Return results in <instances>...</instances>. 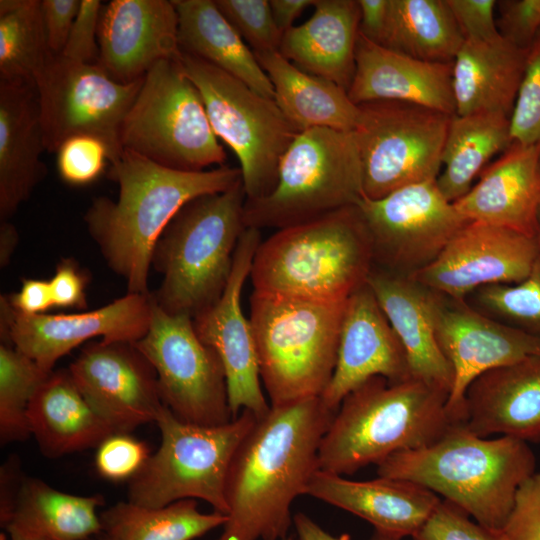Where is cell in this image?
<instances>
[{
    "label": "cell",
    "mask_w": 540,
    "mask_h": 540,
    "mask_svg": "<svg viewBox=\"0 0 540 540\" xmlns=\"http://www.w3.org/2000/svg\"><path fill=\"white\" fill-rule=\"evenodd\" d=\"M336 412L320 397L271 406L239 444L227 475V521L217 540H284L291 505L319 470L318 452Z\"/></svg>",
    "instance_id": "cell-1"
},
{
    "label": "cell",
    "mask_w": 540,
    "mask_h": 540,
    "mask_svg": "<svg viewBox=\"0 0 540 540\" xmlns=\"http://www.w3.org/2000/svg\"><path fill=\"white\" fill-rule=\"evenodd\" d=\"M107 177L118 184V199L95 198L84 222L109 268L134 294L149 293L153 250L178 211L194 198L242 180L239 168L181 171L128 150L108 165Z\"/></svg>",
    "instance_id": "cell-2"
},
{
    "label": "cell",
    "mask_w": 540,
    "mask_h": 540,
    "mask_svg": "<svg viewBox=\"0 0 540 540\" xmlns=\"http://www.w3.org/2000/svg\"><path fill=\"white\" fill-rule=\"evenodd\" d=\"M536 471L528 443L509 436L479 437L454 423L429 446L395 453L377 475L419 484L493 531L504 526L520 485Z\"/></svg>",
    "instance_id": "cell-3"
},
{
    "label": "cell",
    "mask_w": 540,
    "mask_h": 540,
    "mask_svg": "<svg viewBox=\"0 0 540 540\" xmlns=\"http://www.w3.org/2000/svg\"><path fill=\"white\" fill-rule=\"evenodd\" d=\"M449 394L421 380L374 376L342 400L318 452L319 470L352 475L389 456L437 441L454 422Z\"/></svg>",
    "instance_id": "cell-4"
},
{
    "label": "cell",
    "mask_w": 540,
    "mask_h": 540,
    "mask_svg": "<svg viewBox=\"0 0 540 540\" xmlns=\"http://www.w3.org/2000/svg\"><path fill=\"white\" fill-rule=\"evenodd\" d=\"M373 266L370 235L353 205L262 240L250 279L262 293L344 302L367 283Z\"/></svg>",
    "instance_id": "cell-5"
},
{
    "label": "cell",
    "mask_w": 540,
    "mask_h": 540,
    "mask_svg": "<svg viewBox=\"0 0 540 540\" xmlns=\"http://www.w3.org/2000/svg\"><path fill=\"white\" fill-rule=\"evenodd\" d=\"M242 180L186 203L159 237L152 266L162 281L155 303L166 313L194 318L222 295L238 242L247 228Z\"/></svg>",
    "instance_id": "cell-6"
},
{
    "label": "cell",
    "mask_w": 540,
    "mask_h": 540,
    "mask_svg": "<svg viewBox=\"0 0 540 540\" xmlns=\"http://www.w3.org/2000/svg\"><path fill=\"white\" fill-rule=\"evenodd\" d=\"M346 301L253 290L249 319L270 406L321 397L336 366Z\"/></svg>",
    "instance_id": "cell-7"
},
{
    "label": "cell",
    "mask_w": 540,
    "mask_h": 540,
    "mask_svg": "<svg viewBox=\"0 0 540 540\" xmlns=\"http://www.w3.org/2000/svg\"><path fill=\"white\" fill-rule=\"evenodd\" d=\"M362 165L353 131L312 128L297 134L283 154L275 188L246 199V227L282 229L357 205Z\"/></svg>",
    "instance_id": "cell-8"
},
{
    "label": "cell",
    "mask_w": 540,
    "mask_h": 540,
    "mask_svg": "<svg viewBox=\"0 0 540 540\" xmlns=\"http://www.w3.org/2000/svg\"><path fill=\"white\" fill-rule=\"evenodd\" d=\"M257 416L242 410L230 422L202 426L178 419L164 405L156 424L161 443L130 480L128 501L162 507L199 499L227 516L225 488L233 456Z\"/></svg>",
    "instance_id": "cell-9"
},
{
    "label": "cell",
    "mask_w": 540,
    "mask_h": 540,
    "mask_svg": "<svg viewBox=\"0 0 540 540\" xmlns=\"http://www.w3.org/2000/svg\"><path fill=\"white\" fill-rule=\"evenodd\" d=\"M120 142L123 150L181 171L222 166L227 158L180 59L162 60L145 74L123 121Z\"/></svg>",
    "instance_id": "cell-10"
},
{
    "label": "cell",
    "mask_w": 540,
    "mask_h": 540,
    "mask_svg": "<svg viewBox=\"0 0 540 540\" xmlns=\"http://www.w3.org/2000/svg\"><path fill=\"white\" fill-rule=\"evenodd\" d=\"M180 64L202 98L214 133L238 158L247 199L269 194L280 160L300 131L274 100L232 75L184 53Z\"/></svg>",
    "instance_id": "cell-11"
},
{
    "label": "cell",
    "mask_w": 540,
    "mask_h": 540,
    "mask_svg": "<svg viewBox=\"0 0 540 540\" xmlns=\"http://www.w3.org/2000/svg\"><path fill=\"white\" fill-rule=\"evenodd\" d=\"M359 107L353 132L361 158L363 197L379 199L408 185L437 180L452 115L397 101Z\"/></svg>",
    "instance_id": "cell-12"
},
{
    "label": "cell",
    "mask_w": 540,
    "mask_h": 540,
    "mask_svg": "<svg viewBox=\"0 0 540 540\" xmlns=\"http://www.w3.org/2000/svg\"><path fill=\"white\" fill-rule=\"evenodd\" d=\"M143 78L121 83L98 63H82L52 54L35 89L45 150L56 152L69 137L101 139L115 161L123 152L120 133Z\"/></svg>",
    "instance_id": "cell-13"
},
{
    "label": "cell",
    "mask_w": 540,
    "mask_h": 540,
    "mask_svg": "<svg viewBox=\"0 0 540 540\" xmlns=\"http://www.w3.org/2000/svg\"><path fill=\"white\" fill-rule=\"evenodd\" d=\"M135 345L152 364L162 402L174 416L202 426L233 419L221 360L200 340L192 318L170 315L153 299L150 327Z\"/></svg>",
    "instance_id": "cell-14"
},
{
    "label": "cell",
    "mask_w": 540,
    "mask_h": 540,
    "mask_svg": "<svg viewBox=\"0 0 540 540\" xmlns=\"http://www.w3.org/2000/svg\"><path fill=\"white\" fill-rule=\"evenodd\" d=\"M357 206L370 235L374 266L411 276L430 265L466 220L436 181L399 188Z\"/></svg>",
    "instance_id": "cell-15"
},
{
    "label": "cell",
    "mask_w": 540,
    "mask_h": 540,
    "mask_svg": "<svg viewBox=\"0 0 540 540\" xmlns=\"http://www.w3.org/2000/svg\"><path fill=\"white\" fill-rule=\"evenodd\" d=\"M153 297L127 293L91 311L26 315L0 297L1 341L8 342L46 371L75 347L95 337L104 341L137 342L148 331Z\"/></svg>",
    "instance_id": "cell-16"
},
{
    "label": "cell",
    "mask_w": 540,
    "mask_h": 540,
    "mask_svg": "<svg viewBox=\"0 0 540 540\" xmlns=\"http://www.w3.org/2000/svg\"><path fill=\"white\" fill-rule=\"evenodd\" d=\"M438 344L450 363L454 382L447 411L454 423L466 419V392L482 374L531 356H540V338L497 321L467 300L436 294Z\"/></svg>",
    "instance_id": "cell-17"
},
{
    "label": "cell",
    "mask_w": 540,
    "mask_h": 540,
    "mask_svg": "<svg viewBox=\"0 0 540 540\" xmlns=\"http://www.w3.org/2000/svg\"><path fill=\"white\" fill-rule=\"evenodd\" d=\"M261 241V230L253 227L245 229L221 297L192 319L200 340L212 348L221 360L233 419L244 409L261 417L271 407L261 387L251 322L241 306L242 290L250 277L253 258Z\"/></svg>",
    "instance_id": "cell-18"
},
{
    "label": "cell",
    "mask_w": 540,
    "mask_h": 540,
    "mask_svg": "<svg viewBox=\"0 0 540 540\" xmlns=\"http://www.w3.org/2000/svg\"><path fill=\"white\" fill-rule=\"evenodd\" d=\"M539 253L536 237L469 221L430 265L409 277L445 296L466 300L483 286L522 281Z\"/></svg>",
    "instance_id": "cell-19"
},
{
    "label": "cell",
    "mask_w": 540,
    "mask_h": 540,
    "mask_svg": "<svg viewBox=\"0 0 540 540\" xmlns=\"http://www.w3.org/2000/svg\"><path fill=\"white\" fill-rule=\"evenodd\" d=\"M68 370L86 400L116 433L155 423L164 407L156 372L133 342H89Z\"/></svg>",
    "instance_id": "cell-20"
},
{
    "label": "cell",
    "mask_w": 540,
    "mask_h": 540,
    "mask_svg": "<svg viewBox=\"0 0 540 540\" xmlns=\"http://www.w3.org/2000/svg\"><path fill=\"white\" fill-rule=\"evenodd\" d=\"M374 376L390 383L412 378L405 349L366 283L346 301L336 366L320 398L336 412L347 394Z\"/></svg>",
    "instance_id": "cell-21"
},
{
    "label": "cell",
    "mask_w": 540,
    "mask_h": 540,
    "mask_svg": "<svg viewBox=\"0 0 540 540\" xmlns=\"http://www.w3.org/2000/svg\"><path fill=\"white\" fill-rule=\"evenodd\" d=\"M98 64L116 81L131 83L162 60H179L178 14L168 0H112L103 5Z\"/></svg>",
    "instance_id": "cell-22"
},
{
    "label": "cell",
    "mask_w": 540,
    "mask_h": 540,
    "mask_svg": "<svg viewBox=\"0 0 540 540\" xmlns=\"http://www.w3.org/2000/svg\"><path fill=\"white\" fill-rule=\"evenodd\" d=\"M453 62L424 61L358 35L355 72L348 89L353 103H409L448 115L456 113Z\"/></svg>",
    "instance_id": "cell-23"
},
{
    "label": "cell",
    "mask_w": 540,
    "mask_h": 540,
    "mask_svg": "<svg viewBox=\"0 0 540 540\" xmlns=\"http://www.w3.org/2000/svg\"><path fill=\"white\" fill-rule=\"evenodd\" d=\"M305 495L366 520L374 532L401 539L413 537L441 501L411 481L380 476L354 481L322 470L313 475Z\"/></svg>",
    "instance_id": "cell-24"
},
{
    "label": "cell",
    "mask_w": 540,
    "mask_h": 540,
    "mask_svg": "<svg viewBox=\"0 0 540 540\" xmlns=\"http://www.w3.org/2000/svg\"><path fill=\"white\" fill-rule=\"evenodd\" d=\"M453 204L470 222L535 237L540 208L539 149L513 142Z\"/></svg>",
    "instance_id": "cell-25"
},
{
    "label": "cell",
    "mask_w": 540,
    "mask_h": 540,
    "mask_svg": "<svg viewBox=\"0 0 540 540\" xmlns=\"http://www.w3.org/2000/svg\"><path fill=\"white\" fill-rule=\"evenodd\" d=\"M367 284L405 349L412 378L450 394L454 373L435 330L437 292L409 276L375 266Z\"/></svg>",
    "instance_id": "cell-26"
},
{
    "label": "cell",
    "mask_w": 540,
    "mask_h": 540,
    "mask_svg": "<svg viewBox=\"0 0 540 540\" xmlns=\"http://www.w3.org/2000/svg\"><path fill=\"white\" fill-rule=\"evenodd\" d=\"M464 425L479 437L493 434L540 441V356L490 370L466 392Z\"/></svg>",
    "instance_id": "cell-27"
},
{
    "label": "cell",
    "mask_w": 540,
    "mask_h": 540,
    "mask_svg": "<svg viewBox=\"0 0 540 540\" xmlns=\"http://www.w3.org/2000/svg\"><path fill=\"white\" fill-rule=\"evenodd\" d=\"M35 87L0 82V221L9 220L46 174Z\"/></svg>",
    "instance_id": "cell-28"
},
{
    "label": "cell",
    "mask_w": 540,
    "mask_h": 540,
    "mask_svg": "<svg viewBox=\"0 0 540 540\" xmlns=\"http://www.w3.org/2000/svg\"><path fill=\"white\" fill-rule=\"evenodd\" d=\"M313 14L287 30L279 52L299 69L348 91L355 72L360 10L354 0H316Z\"/></svg>",
    "instance_id": "cell-29"
},
{
    "label": "cell",
    "mask_w": 540,
    "mask_h": 540,
    "mask_svg": "<svg viewBox=\"0 0 540 540\" xmlns=\"http://www.w3.org/2000/svg\"><path fill=\"white\" fill-rule=\"evenodd\" d=\"M27 415L31 436L49 458L97 448L116 433L83 396L68 368L49 374L31 399Z\"/></svg>",
    "instance_id": "cell-30"
},
{
    "label": "cell",
    "mask_w": 540,
    "mask_h": 540,
    "mask_svg": "<svg viewBox=\"0 0 540 540\" xmlns=\"http://www.w3.org/2000/svg\"><path fill=\"white\" fill-rule=\"evenodd\" d=\"M527 53L503 36L489 42L464 40L452 66L455 114L498 112L510 117Z\"/></svg>",
    "instance_id": "cell-31"
},
{
    "label": "cell",
    "mask_w": 540,
    "mask_h": 540,
    "mask_svg": "<svg viewBox=\"0 0 540 540\" xmlns=\"http://www.w3.org/2000/svg\"><path fill=\"white\" fill-rule=\"evenodd\" d=\"M100 494L81 496L25 476L15 505L0 522L10 540H91L102 533Z\"/></svg>",
    "instance_id": "cell-32"
},
{
    "label": "cell",
    "mask_w": 540,
    "mask_h": 540,
    "mask_svg": "<svg viewBox=\"0 0 540 540\" xmlns=\"http://www.w3.org/2000/svg\"><path fill=\"white\" fill-rule=\"evenodd\" d=\"M254 53L273 85L275 103L300 132L312 128L355 130L360 107L347 90L299 69L279 51Z\"/></svg>",
    "instance_id": "cell-33"
},
{
    "label": "cell",
    "mask_w": 540,
    "mask_h": 540,
    "mask_svg": "<svg viewBox=\"0 0 540 540\" xmlns=\"http://www.w3.org/2000/svg\"><path fill=\"white\" fill-rule=\"evenodd\" d=\"M172 2L178 14V41L182 53L206 61L274 100L273 85L255 53L214 0Z\"/></svg>",
    "instance_id": "cell-34"
},
{
    "label": "cell",
    "mask_w": 540,
    "mask_h": 540,
    "mask_svg": "<svg viewBox=\"0 0 540 540\" xmlns=\"http://www.w3.org/2000/svg\"><path fill=\"white\" fill-rule=\"evenodd\" d=\"M513 143L510 117L498 112L451 116L436 183L454 203L473 186L488 161Z\"/></svg>",
    "instance_id": "cell-35"
},
{
    "label": "cell",
    "mask_w": 540,
    "mask_h": 540,
    "mask_svg": "<svg viewBox=\"0 0 540 540\" xmlns=\"http://www.w3.org/2000/svg\"><path fill=\"white\" fill-rule=\"evenodd\" d=\"M463 42L446 0H390L382 46L420 60L448 63Z\"/></svg>",
    "instance_id": "cell-36"
},
{
    "label": "cell",
    "mask_w": 540,
    "mask_h": 540,
    "mask_svg": "<svg viewBox=\"0 0 540 540\" xmlns=\"http://www.w3.org/2000/svg\"><path fill=\"white\" fill-rule=\"evenodd\" d=\"M102 535L108 540H195L223 527L227 516L203 513L194 499L162 507L118 502L100 513Z\"/></svg>",
    "instance_id": "cell-37"
},
{
    "label": "cell",
    "mask_w": 540,
    "mask_h": 540,
    "mask_svg": "<svg viewBox=\"0 0 540 540\" xmlns=\"http://www.w3.org/2000/svg\"><path fill=\"white\" fill-rule=\"evenodd\" d=\"M52 53L39 0H0V82L35 87Z\"/></svg>",
    "instance_id": "cell-38"
},
{
    "label": "cell",
    "mask_w": 540,
    "mask_h": 540,
    "mask_svg": "<svg viewBox=\"0 0 540 540\" xmlns=\"http://www.w3.org/2000/svg\"><path fill=\"white\" fill-rule=\"evenodd\" d=\"M52 372V371H51ZM12 344H0V442L6 445L31 437L28 407L51 373Z\"/></svg>",
    "instance_id": "cell-39"
},
{
    "label": "cell",
    "mask_w": 540,
    "mask_h": 540,
    "mask_svg": "<svg viewBox=\"0 0 540 540\" xmlns=\"http://www.w3.org/2000/svg\"><path fill=\"white\" fill-rule=\"evenodd\" d=\"M471 296L480 312L540 338V253L522 281L483 286Z\"/></svg>",
    "instance_id": "cell-40"
},
{
    "label": "cell",
    "mask_w": 540,
    "mask_h": 540,
    "mask_svg": "<svg viewBox=\"0 0 540 540\" xmlns=\"http://www.w3.org/2000/svg\"><path fill=\"white\" fill-rule=\"evenodd\" d=\"M220 12L253 52L278 51L283 33L268 0H214Z\"/></svg>",
    "instance_id": "cell-41"
},
{
    "label": "cell",
    "mask_w": 540,
    "mask_h": 540,
    "mask_svg": "<svg viewBox=\"0 0 540 540\" xmlns=\"http://www.w3.org/2000/svg\"><path fill=\"white\" fill-rule=\"evenodd\" d=\"M510 129L513 142L536 146L540 151V33L528 49Z\"/></svg>",
    "instance_id": "cell-42"
},
{
    "label": "cell",
    "mask_w": 540,
    "mask_h": 540,
    "mask_svg": "<svg viewBox=\"0 0 540 540\" xmlns=\"http://www.w3.org/2000/svg\"><path fill=\"white\" fill-rule=\"evenodd\" d=\"M60 178L69 185L83 186L95 181L109 165L111 154L99 138L80 134L66 139L56 151Z\"/></svg>",
    "instance_id": "cell-43"
},
{
    "label": "cell",
    "mask_w": 540,
    "mask_h": 540,
    "mask_svg": "<svg viewBox=\"0 0 540 540\" xmlns=\"http://www.w3.org/2000/svg\"><path fill=\"white\" fill-rule=\"evenodd\" d=\"M149 457V449L144 442L130 433H115L97 447L95 467L99 475L107 480H131Z\"/></svg>",
    "instance_id": "cell-44"
},
{
    "label": "cell",
    "mask_w": 540,
    "mask_h": 540,
    "mask_svg": "<svg viewBox=\"0 0 540 540\" xmlns=\"http://www.w3.org/2000/svg\"><path fill=\"white\" fill-rule=\"evenodd\" d=\"M447 500H441L432 515L412 537L413 540H502L493 531Z\"/></svg>",
    "instance_id": "cell-45"
},
{
    "label": "cell",
    "mask_w": 540,
    "mask_h": 540,
    "mask_svg": "<svg viewBox=\"0 0 540 540\" xmlns=\"http://www.w3.org/2000/svg\"><path fill=\"white\" fill-rule=\"evenodd\" d=\"M500 535L502 540H540V471L518 488Z\"/></svg>",
    "instance_id": "cell-46"
},
{
    "label": "cell",
    "mask_w": 540,
    "mask_h": 540,
    "mask_svg": "<svg viewBox=\"0 0 540 540\" xmlns=\"http://www.w3.org/2000/svg\"><path fill=\"white\" fill-rule=\"evenodd\" d=\"M500 34L517 47L528 50L540 33V0L497 1Z\"/></svg>",
    "instance_id": "cell-47"
},
{
    "label": "cell",
    "mask_w": 540,
    "mask_h": 540,
    "mask_svg": "<svg viewBox=\"0 0 540 540\" xmlns=\"http://www.w3.org/2000/svg\"><path fill=\"white\" fill-rule=\"evenodd\" d=\"M103 5L99 0H81L67 43L60 54L82 63H97L98 29Z\"/></svg>",
    "instance_id": "cell-48"
},
{
    "label": "cell",
    "mask_w": 540,
    "mask_h": 540,
    "mask_svg": "<svg viewBox=\"0 0 540 540\" xmlns=\"http://www.w3.org/2000/svg\"><path fill=\"white\" fill-rule=\"evenodd\" d=\"M464 37L471 41H495L500 34L494 17L495 0H446Z\"/></svg>",
    "instance_id": "cell-49"
},
{
    "label": "cell",
    "mask_w": 540,
    "mask_h": 540,
    "mask_svg": "<svg viewBox=\"0 0 540 540\" xmlns=\"http://www.w3.org/2000/svg\"><path fill=\"white\" fill-rule=\"evenodd\" d=\"M87 284L88 277L77 262L70 258L62 259L49 280L53 307L85 309Z\"/></svg>",
    "instance_id": "cell-50"
},
{
    "label": "cell",
    "mask_w": 540,
    "mask_h": 540,
    "mask_svg": "<svg viewBox=\"0 0 540 540\" xmlns=\"http://www.w3.org/2000/svg\"><path fill=\"white\" fill-rule=\"evenodd\" d=\"M81 0H41L40 9L47 44L52 54L60 55L67 43Z\"/></svg>",
    "instance_id": "cell-51"
},
{
    "label": "cell",
    "mask_w": 540,
    "mask_h": 540,
    "mask_svg": "<svg viewBox=\"0 0 540 540\" xmlns=\"http://www.w3.org/2000/svg\"><path fill=\"white\" fill-rule=\"evenodd\" d=\"M10 306L26 315H39L53 307L49 281L27 278L20 290L7 296Z\"/></svg>",
    "instance_id": "cell-52"
},
{
    "label": "cell",
    "mask_w": 540,
    "mask_h": 540,
    "mask_svg": "<svg viewBox=\"0 0 540 540\" xmlns=\"http://www.w3.org/2000/svg\"><path fill=\"white\" fill-rule=\"evenodd\" d=\"M360 10L359 34L382 45L389 15L390 0H358Z\"/></svg>",
    "instance_id": "cell-53"
},
{
    "label": "cell",
    "mask_w": 540,
    "mask_h": 540,
    "mask_svg": "<svg viewBox=\"0 0 540 540\" xmlns=\"http://www.w3.org/2000/svg\"><path fill=\"white\" fill-rule=\"evenodd\" d=\"M24 478L19 457L11 455L0 469V522L12 511Z\"/></svg>",
    "instance_id": "cell-54"
},
{
    "label": "cell",
    "mask_w": 540,
    "mask_h": 540,
    "mask_svg": "<svg viewBox=\"0 0 540 540\" xmlns=\"http://www.w3.org/2000/svg\"><path fill=\"white\" fill-rule=\"evenodd\" d=\"M293 526L296 530L298 540H346L344 537L333 536L303 512H298L293 515ZM373 540L405 539L374 532Z\"/></svg>",
    "instance_id": "cell-55"
},
{
    "label": "cell",
    "mask_w": 540,
    "mask_h": 540,
    "mask_svg": "<svg viewBox=\"0 0 540 540\" xmlns=\"http://www.w3.org/2000/svg\"><path fill=\"white\" fill-rule=\"evenodd\" d=\"M274 21L284 34L293 27L294 21L316 0H269Z\"/></svg>",
    "instance_id": "cell-56"
},
{
    "label": "cell",
    "mask_w": 540,
    "mask_h": 540,
    "mask_svg": "<svg viewBox=\"0 0 540 540\" xmlns=\"http://www.w3.org/2000/svg\"><path fill=\"white\" fill-rule=\"evenodd\" d=\"M18 241L16 227L9 220L0 221V265L2 268L10 262Z\"/></svg>",
    "instance_id": "cell-57"
},
{
    "label": "cell",
    "mask_w": 540,
    "mask_h": 540,
    "mask_svg": "<svg viewBox=\"0 0 540 540\" xmlns=\"http://www.w3.org/2000/svg\"><path fill=\"white\" fill-rule=\"evenodd\" d=\"M539 245H540V208H539V211H538V216H537V226H536V235H535Z\"/></svg>",
    "instance_id": "cell-58"
},
{
    "label": "cell",
    "mask_w": 540,
    "mask_h": 540,
    "mask_svg": "<svg viewBox=\"0 0 540 540\" xmlns=\"http://www.w3.org/2000/svg\"><path fill=\"white\" fill-rule=\"evenodd\" d=\"M97 540H108L104 535L100 534L98 537H97Z\"/></svg>",
    "instance_id": "cell-59"
},
{
    "label": "cell",
    "mask_w": 540,
    "mask_h": 540,
    "mask_svg": "<svg viewBox=\"0 0 540 540\" xmlns=\"http://www.w3.org/2000/svg\"><path fill=\"white\" fill-rule=\"evenodd\" d=\"M284 540H294V538L291 537V536H288V537H287L286 539H284Z\"/></svg>",
    "instance_id": "cell-60"
},
{
    "label": "cell",
    "mask_w": 540,
    "mask_h": 540,
    "mask_svg": "<svg viewBox=\"0 0 540 540\" xmlns=\"http://www.w3.org/2000/svg\"><path fill=\"white\" fill-rule=\"evenodd\" d=\"M91 540H97V537L95 539H91Z\"/></svg>",
    "instance_id": "cell-61"
},
{
    "label": "cell",
    "mask_w": 540,
    "mask_h": 540,
    "mask_svg": "<svg viewBox=\"0 0 540 540\" xmlns=\"http://www.w3.org/2000/svg\"><path fill=\"white\" fill-rule=\"evenodd\" d=\"M1 540H3V538L1 537Z\"/></svg>",
    "instance_id": "cell-62"
}]
</instances>
